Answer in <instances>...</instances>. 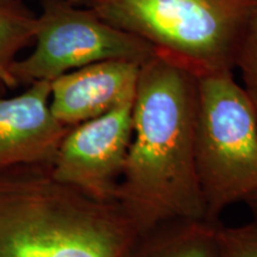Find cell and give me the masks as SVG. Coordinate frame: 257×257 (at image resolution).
<instances>
[{
	"mask_svg": "<svg viewBox=\"0 0 257 257\" xmlns=\"http://www.w3.org/2000/svg\"><path fill=\"white\" fill-rule=\"evenodd\" d=\"M70 2H73L74 4H79V3H81V4H87L88 0H70Z\"/></svg>",
	"mask_w": 257,
	"mask_h": 257,
	"instance_id": "obj_15",
	"label": "cell"
},
{
	"mask_svg": "<svg viewBox=\"0 0 257 257\" xmlns=\"http://www.w3.org/2000/svg\"><path fill=\"white\" fill-rule=\"evenodd\" d=\"M34 41L30 55L15 60L10 69L17 86L51 82L101 61L142 64L155 54L146 41L112 27L89 8H79L70 0H44Z\"/></svg>",
	"mask_w": 257,
	"mask_h": 257,
	"instance_id": "obj_5",
	"label": "cell"
},
{
	"mask_svg": "<svg viewBox=\"0 0 257 257\" xmlns=\"http://www.w3.org/2000/svg\"><path fill=\"white\" fill-rule=\"evenodd\" d=\"M197 107L198 75L156 53L141 64L115 193L136 233L170 220H206L194 161Z\"/></svg>",
	"mask_w": 257,
	"mask_h": 257,
	"instance_id": "obj_1",
	"label": "cell"
},
{
	"mask_svg": "<svg viewBox=\"0 0 257 257\" xmlns=\"http://www.w3.org/2000/svg\"><path fill=\"white\" fill-rule=\"evenodd\" d=\"M219 257H257V223L217 227Z\"/></svg>",
	"mask_w": 257,
	"mask_h": 257,
	"instance_id": "obj_12",
	"label": "cell"
},
{
	"mask_svg": "<svg viewBox=\"0 0 257 257\" xmlns=\"http://www.w3.org/2000/svg\"><path fill=\"white\" fill-rule=\"evenodd\" d=\"M242 74L243 89L257 119V11L246 28L236 57V67Z\"/></svg>",
	"mask_w": 257,
	"mask_h": 257,
	"instance_id": "obj_11",
	"label": "cell"
},
{
	"mask_svg": "<svg viewBox=\"0 0 257 257\" xmlns=\"http://www.w3.org/2000/svg\"><path fill=\"white\" fill-rule=\"evenodd\" d=\"M19 5V0H0V8H11Z\"/></svg>",
	"mask_w": 257,
	"mask_h": 257,
	"instance_id": "obj_14",
	"label": "cell"
},
{
	"mask_svg": "<svg viewBox=\"0 0 257 257\" xmlns=\"http://www.w3.org/2000/svg\"><path fill=\"white\" fill-rule=\"evenodd\" d=\"M194 161L207 221L257 191V119L232 72L198 76Z\"/></svg>",
	"mask_w": 257,
	"mask_h": 257,
	"instance_id": "obj_4",
	"label": "cell"
},
{
	"mask_svg": "<svg viewBox=\"0 0 257 257\" xmlns=\"http://www.w3.org/2000/svg\"><path fill=\"white\" fill-rule=\"evenodd\" d=\"M136 234L117 201L57 181L50 165L0 172V257H121Z\"/></svg>",
	"mask_w": 257,
	"mask_h": 257,
	"instance_id": "obj_2",
	"label": "cell"
},
{
	"mask_svg": "<svg viewBox=\"0 0 257 257\" xmlns=\"http://www.w3.org/2000/svg\"><path fill=\"white\" fill-rule=\"evenodd\" d=\"M133 104L70 127L50 165L51 175L99 200H115L133 140Z\"/></svg>",
	"mask_w": 257,
	"mask_h": 257,
	"instance_id": "obj_6",
	"label": "cell"
},
{
	"mask_svg": "<svg viewBox=\"0 0 257 257\" xmlns=\"http://www.w3.org/2000/svg\"><path fill=\"white\" fill-rule=\"evenodd\" d=\"M86 6L201 76L234 69L257 0H88Z\"/></svg>",
	"mask_w": 257,
	"mask_h": 257,
	"instance_id": "obj_3",
	"label": "cell"
},
{
	"mask_svg": "<svg viewBox=\"0 0 257 257\" xmlns=\"http://www.w3.org/2000/svg\"><path fill=\"white\" fill-rule=\"evenodd\" d=\"M244 202L248 205L250 212L252 213L253 221L257 223V191L251 193V194L248 195V197L244 199Z\"/></svg>",
	"mask_w": 257,
	"mask_h": 257,
	"instance_id": "obj_13",
	"label": "cell"
},
{
	"mask_svg": "<svg viewBox=\"0 0 257 257\" xmlns=\"http://www.w3.org/2000/svg\"><path fill=\"white\" fill-rule=\"evenodd\" d=\"M36 28L37 17L21 4L0 8V87L17 86L10 69L19 51L34 41Z\"/></svg>",
	"mask_w": 257,
	"mask_h": 257,
	"instance_id": "obj_10",
	"label": "cell"
},
{
	"mask_svg": "<svg viewBox=\"0 0 257 257\" xmlns=\"http://www.w3.org/2000/svg\"><path fill=\"white\" fill-rule=\"evenodd\" d=\"M218 223L178 219L137 233L121 257H219Z\"/></svg>",
	"mask_w": 257,
	"mask_h": 257,
	"instance_id": "obj_9",
	"label": "cell"
},
{
	"mask_svg": "<svg viewBox=\"0 0 257 257\" xmlns=\"http://www.w3.org/2000/svg\"><path fill=\"white\" fill-rule=\"evenodd\" d=\"M29 86L12 98L0 92V172L18 166L51 165L72 127L51 112L50 81Z\"/></svg>",
	"mask_w": 257,
	"mask_h": 257,
	"instance_id": "obj_7",
	"label": "cell"
},
{
	"mask_svg": "<svg viewBox=\"0 0 257 257\" xmlns=\"http://www.w3.org/2000/svg\"><path fill=\"white\" fill-rule=\"evenodd\" d=\"M141 64L107 60L88 64L50 82V108L67 126L107 113L134 100Z\"/></svg>",
	"mask_w": 257,
	"mask_h": 257,
	"instance_id": "obj_8",
	"label": "cell"
}]
</instances>
